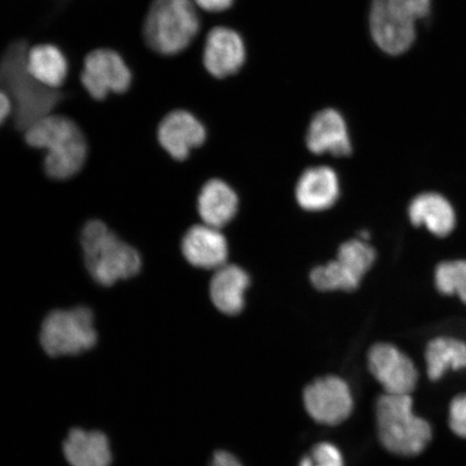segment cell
Masks as SVG:
<instances>
[{
  "mask_svg": "<svg viewBox=\"0 0 466 466\" xmlns=\"http://www.w3.org/2000/svg\"><path fill=\"white\" fill-rule=\"evenodd\" d=\"M26 44L11 45L0 61V85L13 102L15 126L20 130L49 116L61 101L60 93L39 84L26 67Z\"/></svg>",
  "mask_w": 466,
  "mask_h": 466,
  "instance_id": "cell-1",
  "label": "cell"
},
{
  "mask_svg": "<svg viewBox=\"0 0 466 466\" xmlns=\"http://www.w3.org/2000/svg\"><path fill=\"white\" fill-rule=\"evenodd\" d=\"M26 143L35 148L48 150L45 170L51 178L67 179L84 167L87 146L83 132L71 119L63 116H46L28 127Z\"/></svg>",
  "mask_w": 466,
  "mask_h": 466,
  "instance_id": "cell-2",
  "label": "cell"
},
{
  "mask_svg": "<svg viewBox=\"0 0 466 466\" xmlns=\"http://www.w3.org/2000/svg\"><path fill=\"white\" fill-rule=\"evenodd\" d=\"M87 271L103 287L136 277L142 268L137 250L124 241L100 220H91L81 232Z\"/></svg>",
  "mask_w": 466,
  "mask_h": 466,
  "instance_id": "cell-3",
  "label": "cell"
},
{
  "mask_svg": "<svg viewBox=\"0 0 466 466\" xmlns=\"http://www.w3.org/2000/svg\"><path fill=\"white\" fill-rule=\"evenodd\" d=\"M376 419L379 440L396 456H417L432 440L429 422L412 410L410 395H382L377 401Z\"/></svg>",
  "mask_w": 466,
  "mask_h": 466,
  "instance_id": "cell-4",
  "label": "cell"
},
{
  "mask_svg": "<svg viewBox=\"0 0 466 466\" xmlns=\"http://www.w3.org/2000/svg\"><path fill=\"white\" fill-rule=\"evenodd\" d=\"M431 10L432 0H372V39L386 54L403 55L415 43L417 23L427 19Z\"/></svg>",
  "mask_w": 466,
  "mask_h": 466,
  "instance_id": "cell-5",
  "label": "cell"
},
{
  "mask_svg": "<svg viewBox=\"0 0 466 466\" xmlns=\"http://www.w3.org/2000/svg\"><path fill=\"white\" fill-rule=\"evenodd\" d=\"M200 20L190 0H155L144 25L146 43L160 55L179 54L192 43Z\"/></svg>",
  "mask_w": 466,
  "mask_h": 466,
  "instance_id": "cell-6",
  "label": "cell"
},
{
  "mask_svg": "<svg viewBox=\"0 0 466 466\" xmlns=\"http://www.w3.org/2000/svg\"><path fill=\"white\" fill-rule=\"evenodd\" d=\"M97 339L90 309L51 312L44 320L40 341L50 357L75 355L95 347Z\"/></svg>",
  "mask_w": 466,
  "mask_h": 466,
  "instance_id": "cell-7",
  "label": "cell"
},
{
  "mask_svg": "<svg viewBox=\"0 0 466 466\" xmlns=\"http://www.w3.org/2000/svg\"><path fill=\"white\" fill-rule=\"evenodd\" d=\"M306 410L314 421L338 425L346 421L353 411V396L342 378L326 376L309 384L304 391Z\"/></svg>",
  "mask_w": 466,
  "mask_h": 466,
  "instance_id": "cell-8",
  "label": "cell"
},
{
  "mask_svg": "<svg viewBox=\"0 0 466 466\" xmlns=\"http://www.w3.org/2000/svg\"><path fill=\"white\" fill-rule=\"evenodd\" d=\"M367 362L371 375L386 394L410 395L418 383V370L407 355L389 343H377L370 350Z\"/></svg>",
  "mask_w": 466,
  "mask_h": 466,
  "instance_id": "cell-9",
  "label": "cell"
},
{
  "mask_svg": "<svg viewBox=\"0 0 466 466\" xmlns=\"http://www.w3.org/2000/svg\"><path fill=\"white\" fill-rule=\"evenodd\" d=\"M81 81L96 100H104L110 92L124 93L132 81L130 68L116 52L101 49L86 56Z\"/></svg>",
  "mask_w": 466,
  "mask_h": 466,
  "instance_id": "cell-10",
  "label": "cell"
},
{
  "mask_svg": "<svg viewBox=\"0 0 466 466\" xmlns=\"http://www.w3.org/2000/svg\"><path fill=\"white\" fill-rule=\"evenodd\" d=\"M246 56V46L240 35L233 29L218 26L208 33L203 63L214 77L226 78L240 71Z\"/></svg>",
  "mask_w": 466,
  "mask_h": 466,
  "instance_id": "cell-11",
  "label": "cell"
},
{
  "mask_svg": "<svg viewBox=\"0 0 466 466\" xmlns=\"http://www.w3.org/2000/svg\"><path fill=\"white\" fill-rule=\"evenodd\" d=\"M158 138L172 158L182 161L187 158L192 149L206 141L207 131L194 115L175 110L162 120Z\"/></svg>",
  "mask_w": 466,
  "mask_h": 466,
  "instance_id": "cell-12",
  "label": "cell"
},
{
  "mask_svg": "<svg viewBox=\"0 0 466 466\" xmlns=\"http://www.w3.org/2000/svg\"><path fill=\"white\" fill-rule=\"evenodd\" d=\"M307 146L317 155L329 153L345 157L351 154L352 145L341 114L328 108L314 116L307 132Z\"/></svg>",
  "mask_w": 466,
  "mask_h": 466,
  "instance_id": "cell-13",
  "label": "cell"
},
{
  "mask_svg": "<svg viewBox=\"0 0 466 466\" xmlns=\"http://www.w3.org/2000/svg\"><path fill=\"white\" fill-rule=\"evenodd\" d=\"M182 250L189 264L203 269H218L228 258L226 238L206 224L191 227L183 238Z\"/></svg>",
  "mask_w": 466,
  "mask_h": 466,
  "instance_id": "cell-14",
  "label": "cell"
},
{
  "mask_svg": "<svg viewBox=\"0 0 466 466\" xmlns=\"http://www.w3.org/2000/svg\"><path fill=\"white\" fill-rule=\"evenodd\" d=\"M339 197V182L336 172L329 167L308 168L296 187L299 206L308 211H322L334 206Z\"/></svg>",
  "mask_w": 466,
  "mask_h": 466,
  "instance_id": "cell-15",
  "label": "cell"
},
{
  "mask_svg": "<svg viewBox=\"0 0 466 466\" xmlns=\"http://www.w3.org/2000/svg\"><path fill=\"white\" fill-rule=\"evenodd\" d=\"M248 285L249 277L242 268L236 265L221 266L215 272L209 287L214 306L228 316L240 313Z\"/></svg>",
  "mask_w": 466,
  "mask_h": 466,
  "instance_id": "cell-16",
  "label": "cell"
},
{
  "mask_svg": "<svg viewBox=\"0 0 466 466\" xmlns=\"http://www.w3.org/2000/svg\"><path fill=\"white\" fill-rule=\"evenodd\" d=\"M410 218L416 226H424L437 237H446L456 226V213L444 197L428 192L419 195L410 206Z\"/></svg>",
  "mask_w": 466,
  "mask_h": 466,
  "instance_id": "cell-17",
  "label": "cell"
},
{
  "mask_svg": "<svg viewBox=\"0 0 466 466\" xmlns=\"http://www.w3.org/2000/svg\"><path fill=\"white\" fill-rule=\"evenodd\" d=\"M63 448L72 466H109L112 462L107 437L97 431L75 429Z\"/></svg>",
  "mask_w": 466,
  "mask_h": 466,
  "instance_id": "cell-18",
  "label": "cell"
},
{
  "mask_svg": "<svg viewBox=\"0 0 466 466\" xmlns=\"http://www.w3.org/2000/svg\"><path fill=\"white\" fill-rule=\"evenodd\" d=\"M238 196L223 180H209L200 192L198 209L204 224L221 228L235 218L238 211Z\"/></svg>",
  "mask_w": 466,
  "mask_h": 466,
  "instance_id": "cell-19",
  "label": "cell"
},
{
  "mask_svg": "<svg viewBox=\"0 0 466 466\" xmlns=\"http://www.w3.org/2000/svg\"><path fill=\"white\" fill-rule=\"evenodd\" d=\"M26 67L39 84L50 89L61 86L67 77L68 66L60 49L40 45L27 52Z\"/></svg>",
  "mask_w": 466,
  "mask_h": 466,
  "instance_id": "cell-20",
  "label": "cell"
},
{
  "mask_svg": "<svg viewBox=\"0 0 466 466\" xmlns=\"http://www.w3.org/2000/svg\"><path fill=\"white\" fill-rule=\"evenodd\" d=\"M428 376L439 380L448 370L466 367V343L451 337H439L431 340L425 349Z\"/></svg>",
  "mask_w": 466,
  "mask_h": 466,
  "instance_id": "cell-21",
  "label": "cell"
},
{
  "mask_svg": "<svg viewBox=\"0 0 466 466\" xmlns=\"http://www.w3.org/2000/svg\"><path fill=\"white\" fill-rule=\"evenodd\" d=\"M337 260L360 282L366 272L374 265L376 252L364 240H351L343 243L339 248Z\"/></svg>",
  "mask_w": 466,
  "mask_h": 466,
  "instance_id": "cell-22",
  "label": "cell"
},
{
  "mask_svg": "<svg viewBox=\"0 0 466 466\" xmlns=\"http://www.w3.org/2000/svg\"><path fill=\"white\" fill-rule=\"evenodd\" d=\"M310 279L314 288L323 291L354 290L360 283L337 259L313 269Z\"/></svg>",
  "mask_w": 466,
  "mask_h": 466,
  "instance_id": "cell-23",
  "label": "cell"
},
{
  "mask_svg": "<svg viewBox=\"0 0 466 466\" xmlns=\"http://www.w3.org/2000/svg\"><path fill=\"white\" fill-rule=\"evenodd\" d=\"M435 284L441 293L457 295L466 304V260L441 262L436 268Z\"/></svg>",
  "mask_w": 466,
  "mask_h": 466,
  "instance_id": "cell-24",
  "label": "cell"
},
{
  "mask_svg": "<svg viewBox=\"0 0 466 466\" xmlns=\"http://www.w3.org/2000/svg\"><path fill=\"white\" fill-rule=\"evenodd\" d=\"M299 466H345V461L336 446L330 442H319L301 459Z\"/></svg>",
  "mask_w": 466,
  "mask_h": 466,
  "instance_id": "cell-25",
  "label": "cell"
},
{
  "mask_svg": "<svg viewBox=\"0 0 466 466\" xmlns=\"http://www.w3.org/2000/svg\"><path fill=\"white\" fill-rule=\"evenodd\" d=\"M450 425L454 434L466 439V393L452 400L450 408Z\"/></svg>",
  "mask_w": 466,
  "mask_h": 466,
  "instance_id": "cell-26",
  "label": "cell"
},
{
  "mask_svg": "<svg viewBox=\"0 0 466 466\" xmlns=\"http://www.w3.org/2000/svg\"><path fill=\"white\" fill-rule=\"evenodd\" d=\"M235 0H196V3L203 10L209 13H219L229 9Z\"/></svg>",
  "mask_w": 466,
  "mask_h": 466,
  "instance_id": "cell-27",
  "label": "cell"
},
{
  "mask_svg": "<svg viewBox=\"0 0 466 466\" xmlns=\"http://www.w3.org/2000/svg\"><path fill=\"white\" fill-rule=\"evenodd\" d=\"M211 466H242L240 461L230 452H215Z\"/></svg>",
  "mask_w": 466,
  "mask_h": 466,
  "instance_id": "cell-28",
  "label": "cell"
},
{
  "mask_svg": "<svg viewBox=\"0 0 466 466\" xmlns=\"http://www.w3.org/2000/svg\"><path fill=\"white\" fill-rule=\"evenodd\" d=\"M13 102H11L7 93L0 91V125L8 118V116L13 112Z\"/></svg>",
  "mask_w": 466,
  "mask_h": 466,
  "instance_id": "cell-29",
  "label": "cell"
}]
</instances>
